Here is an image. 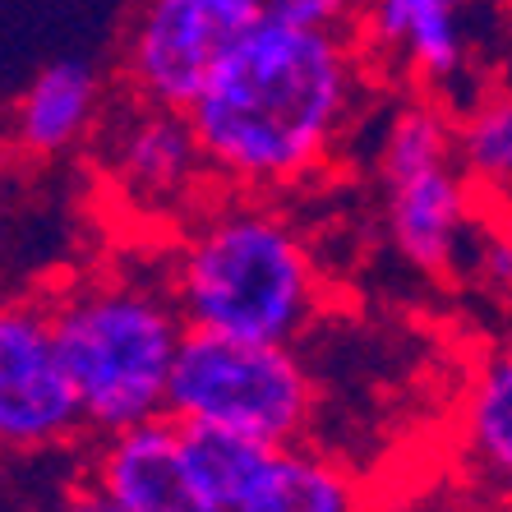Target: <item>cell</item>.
I'll use <instances>...</instances> for the list:
<instances>
[{"mask_svg":"<svg viewBox=\"0 0 512 512\" xmlns=\"http://www.w3.org/2000/svg\"><path fill=\"white\" fill-rule=\"evenodd\" d=\"M370 79L351 28L259 19L231 37L185 107L213 190L273 199L314 180L370 102Z\"/></svg>","mask_w":512,"mask_h":512,"instance_id":"6da1fadb","label":"cell"},{"mask_svg":"<svg viewBox=\"0 0 512 512\" xmlns=\"http://www.w3.org/2000/svg\"><path fill=\"white\" fill-rule=\"evenodd\" d=\"M167 286L185 328L245 342L296 346L323 310L319 263L268 194H208L185 217Z\"/></svg>","mask_w":512,"mask_h":512,"instance_id":"7a4b0ae2","label":"cell"},{"mask_svg":"<svg viewBox=\"0 0 512 512\" xmlns=\"http://www.w3.org/2000/svg\"><path fill=\"white\" fill-rule=\"evenodd\" d=\"M47 300L84 434H116L167 411L171 360L185 337L167 268H102Z\"/></svg>","mask_w":512,"mask_h":512,"instance_id":"3957f363","label":"cell"},{"mask_svg":"<svg viewBox=\"0 0 512 512\" xmlns=\"http://www.w3.org/2000/svg\"><path fill=\"white\" fill-rule=\"evenodd\" d=\"M379 180L383 227L402 263L425 277L462 273L485 203L453 157V111L425 93L402 102L379 139Z\"/></svg>","mask_w":512,"mask_h":512,"instance_id":"277c9868","label":"cell"},{"mask_svg":"<svg viewBox=\"0 0 512 512\" xmlns=\"http://www.w3.org/2000/svg\"><path fill=\"white\" fill-rule=\"evenodd\" d=\"M162 416L282 448L305 439L314 420V374L286 342H245L185 328Z\"/></svg>","mask_w":512,"mask_h":512,"instance_id":"5b68a950","label":"cell"},{"mask_svg":"<svg viewBox=\"0 0 512 512\" xmlns=\"http://www.w3.org/2000/svg\"><path fill=\"white\" fill-rule=\"evenodd\" d=\"M250 24L245 0H139L120 42L125 97L185 111L203 74Z\"/></svg>","mask_w":512,"mask_h":512,"instance_id":"8992f818","label":"cell"},{"mask_svg":"<svg viewBox=\"0 0 512 512\" xmlns=\"http://www.w3.org/2000/svg\"><path fill=\"white\" fill-rule=\"evenodd\" d=\"M84 434L47 296L0 300V453H51Z\"/></svg>","mask_w":512,"mask_h":512,"instance_id":"52a82bcc","label":"cell"},{"mask_svg":"<svg viewBox=\"0 0 512 512\" xmlns=\"http://www.w3.org/2000/svg\"><path fill=\"white\" fill-rule=\"evenodd\" d=\"M360 51L453 111L476 74V0H360Z\"/></svg>","mask_w":512,"mask_h":512,"instance_id":"ba28073f","label":"cell"},{"mask_svg":"<svg viewBox=\"0 0 512 512\" xmlns=\"http://www.w3.org/2000/svg\"><path fill=\"white\" fill-rule=\"evenodd\" d=\"M102 171L111 190L143 217H190L213 190L185 111L139 97H125V111L107 120Z\"/></svg>","mask_w":512,"mask_h":512,"instance_id":"9c48e42d","label":"cell"},{"mask_svg":"<svg viewBox=\"0 0 512 512\" xmlns=\"http://www.w3.org/2000/svg\"><path fill=\"white\" fill-rule=\"evenodd\" d=\"M97 439L102 448L93 453L88 485L116 512H222L194 480L180 448V425L171 416L139 420Z\"/></svg>","mask_w":512,"mask_h":512,"instance_id":"30bf717a","label":"cell"},{"mask_svg":"<svg viewBox=\"0 0 512 512\" xmlns=\"http://www.w3.org/2000/svg\"><path fill=\"white\" fill-rule=\"evenodd\" d=\"M102 107H107V93H102V74L93 60H51L14 102L10 139L24 157L51 162L93 139V130L102 125Z\"/></svg>","mask_w":512,"mask_h":512,"instance_id":"8fae6325","label":"cell"},{"mask_svg":"<svg viewBox=\"0 0 512 512\" xmlns=\"http://www.w3.org/2000/svg\"><path fill=\"white\" fill-rule=\"evenodd\" d=\"M227 512H365V489L337 457L282 443L263 453Z\"/></svg>","mask_w":512,"mask_h":512,"instance_id":"7c38bea8","label":"cell"},{"mask_svg":"<svg viewBox=\"0 0 512 512\" xmlns=\"http://www.w3.org/2000/svg\"><path fill=\"white\" fill-rule=\"evenodd\" d=\"M453 157L480 203L508 199L512 190V102L503 88H476L457 102Z\"/></svg>","mask_w":512,"mask_h":512,"instance_id":"4fadbf2b","label":"cell"},{"mask_svg":"<svg viewBox=\"0 0 512 512\" xmlns=\"http://www.w3.org/2000/svg\"><path fill=\"white\" fill-rule=\"evenodd\" d=\"M466 443L485 471L508 476L512 471V360L494 351L476 370V383L466 393Z\"/></svg>","mask_w":512,"mask_h":512,"instance_id":"5bb4252c","label":"cell"},{"mask_svg":"<svg viewBox=\"0 0 512 512\" xmlns=\"http://www.w3.org/2000/svg\"><path fill=\"white\" fill-rule=\"evenodd\" d=\"M180 448H185V462H190L194 480L217 508L227 512V503L236 499L240 489L250 485V476L263 462V443L227 434V429H203V425H180Z\"/></svg>","mask_w":512,"mask_h":512,"instance_id":"9a60e30c","label":"cell"},{"mask_svg":"<svg viewBox=\"0 0 512 512\" xmlns=\"http://www.w3.org/2000/svg\"><path fill=\"white\" fill-rule=\"evenodd\" d=\"M254 19H282V24H323L351 28L360 14V0H245Z\"/></svg>","mask_w":512,"mask_h":512,"instance_id":"2e32d148","label":"cell"},{"mask_svg":"<svg viewBox=\"0 0 512 512\" xmlns=\"http://www.w3.org/2000/svg\"><path fill=\"white\" fill-rule=\"evenodd\" d=\"M56 512H116V508H111L93 485H84V489H74V494H65V503H60Z\"/></svg>","mask_w":512,"mask_h":512,"instance_id":"e0dca14e","label":"cell"},{"mask_svg":"<svg viewBox=\"0 0 512 512\" xmlns=\"http://www.w3.org/2000/svg\"><path fill=\"white\" fill-rule=\"evenodd\" d=\"M0 236H5V217H0Z\"/></svg>","mask_w":512,"mask_h":512,"instance_id":"ac0fdd59","label":"cell"}]
</instances>
